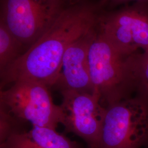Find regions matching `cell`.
I'll list each match as a JSON object with an SVG mask.
<instances>
[{
  "label": "cell",
  "instance_id": "6da1fadb",
  "mask_svg": "<svg viewBox=\"0 0 148 148\" xmlns=\"http://www.w3.org/2000/svg\"><path fill=\"white\" fill-rule=\"evenodd\" d=\"M105 9L104 0H81L66 5L47 32L1 73V88L19 81L53 87L58 79L66 49L97 25Z\"/></svg>",
  "mask_w": 148,
  "mask_h": 148
},
{
  "label": "cell",
  "instance_id": "7a4b0ae2",
  "mask_svg": "<svg viewBox=\"0 0 148 148\" xmlns=\"http://www.w3.org/2000/svg\"><path fill=\"white\" fill-rule=\"evenodd\" d=\"M97 31L88 53L91 80L101 103L107 106L124 100L134 88L126 58Z\"/></svg>",
  "mask_w": 148,
  "mask_h": 148
},
{
  "label": "cell",
  "instance_id": "3957f363",
  "mask_svg": "<svg viewBox=\"0 0 148 148\" xmlns=\"http://www.w3.org/2000/svg\"><path fill=\"white\" fill-rule=\"evenodd\" d=\"M148 146V98L140 95L107 106L97 148Z\"/></svg>",
  "mask_w": 148,
  "mask_h": 148
},
{
  "label": "cell",
  "instance_id": "277c9868",
  "mask_svg": "<svg viewBox=\"0 0 148 148\" xmlns=\"http://www.w3.org/2000/svg\"><path fill=\"white\" fill-rule=\"evenodd\" d=\"M66 5L63 0H1V18L26 51L52 26Z\"/></svg>",
  "mask_w": 148,
  "mask_h": 148
},
{
  "label": "cell",
  "instance_id": "5b68a950",
  "mask_svg": "<svg viewBox=\"0 0 148 148\" xmlns=\"http://www.w3.org/2000/svg\"><path fill=\"white\" fill-rule=\"evenodd\" d=\"M49 88L37 82L16 81L1 91V108L32 126L56 130L63 123L64 113L61 106L53 103Z\"/></svg>",
  "mask_w": 148,
  "mask_h": 148
},
{
  "label": "cell",
  "instance_id": "8992f818",
  "mask_svg": "<svg viewBox=\"0 0 148 148\" xmlns=\"http://www.w3.org/2000/svg\"><path fill=\"white\" fill-rule=\"evenodd\" d=\"M98 29L122 55L148 51V6L133 3L101 12Z\"/></svg>",
  "mask_w": 148,
  "mask_h": 148
},
{
  "label": "cell",
  "instance_id": "52a82bcc",
  "mask_svg": "<svg viewBox=\"0 0 148 148\" xmlns=\"http://www.w3.org/2000/svg\"><path fill=\"white\" fill-rule=\"evenodd\" d=\"M61 106L64 113L62 124L68 132L82 138L90 148H97L106 115L100 95L93 93L66 90Z\"/></svg>",
  "mask_w": 148,
  "mask_h": 148
},
{
  "label": "cell",
  "instance_id": "ba28073f",
  "mask_svg": "<svg viewBox=\"0 0 148 148\" xmlns=\"http://www.w3.org/2000/svg\"><path fill=\"white\" fill-rule=\"evenodd\" d=\"M97 31V25L66 49L58 79L53 87L60 92L73 90L90 93L95 92L90 77L88 53Z\"/></svg>",
  "mask_w": 148,
  "mask_h": 148
},
{
  "label": "cell",
  "instance_id": "9c48e42d",
  "mask_svg": "<svg viewBox=\"0 0 148 148\" xmlns=\"http://www.w3.org/2000/svg\"><path fill=\"white\" fill-rule=\"evenodd\" d=\"M1 148H79L77 144L55 129L32 126L27 132L12 133Z\"/></svg>",
  "mask_w": 148,
  "mask_h": 148
},
{
  "label": "cell",
  "instance_id": "30bf717a",
  "mask_svg": "<svg viewBox=\"0 0 148 148\" xmlns=\"http://www.w3.org/2000/svg\"><path fill=\"white\" fill-rule=\"evenodd\" d=\"M25 47L0 21V72L13 63L25 52Z\"/></svg>",
  "mask_w": 148,
  "mask_h": 148
},
{
  "label": "cell",
  "instance_id": "8fae6325",
  "mask_svg": "<svg viewBox=\"0 0 148 148\" xmlns=\"http://www.w3.org/2000/svg\"><path fill=\"white\" fill-rule=\"evenodd\" d=\"M126 65L134 88L138 90L140 95L148 98V51L127 57Z\"/></svg>",
  "mask_w": 148,
  "mask_h": 148
},
{
  "label": "cell",
  "instance_id": "7c38bea8",
  "mask_svg": "<svg viewBox=\"0 0 148 148\" xmlns=\"http://www.w3.org/2000/svg\"><path fill=\"white\" fill-rule=\"evenodd\" d=\"M106 9L111 10L115 9L117 6L126 5L130 4V2L140 4L148 6V0H106Z\"/></svg>",
  "mask_w": 148,
  "mask_h": 148
},
{
  "label": "cell",
  "instance_id": "4fadbf2b",
  "mask_svg": "<svg viewBox=\"0 0 148 148\" xmlns=\"http://www.w3.org/2000/svg\"><path fill=\"white\" fill-rule=\"evenodd\" d=\"M63 1L65 2V3L70 4V3H74V2H78V1H81V0H63Z\"/></svg>",
  "mask_w": 148,
  "mask_h": 148
}]
</instances>
